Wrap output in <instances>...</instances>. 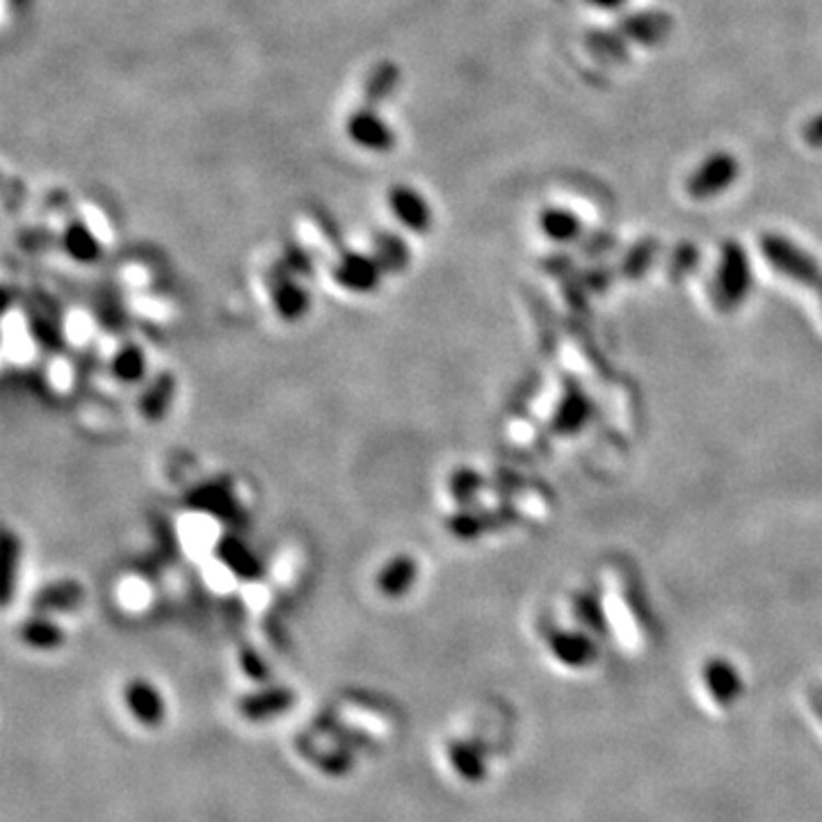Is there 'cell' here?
<instances>
[{"label":"cell","instance_id":"obj_3","mask_svg":"<svg viewBox=\"0 0 822 822\" xmlns=\"http://www.w3.org/2000/svg\"><path fill=\"white\" fill-rule=\"evenodd\" d=\"M752 288V265L740 245L727 243L722 250L718 281H715V298L720 306L733 309L748 298Z\"/></svg>","mask_w":822,"mask_h":822},{"label":"cell","instance_id":"obj_9","mask_svg":"<svg viewBox=\"0 0 822 822\" xmlns=\"http://www.w3.org/2000/svg\"><path fill=\"white\" fill-rule=\"evenodd\" d=\"M397 83H401V69L393 62H380L368 71L363 81V105L378 108L380 103L391 99Z\"/></svg>","mask_w":822,"mask_h":822},{"label":"cell","instance_id":"obj_20","mask_svg":"<svg viewBox=\"0 0 822 822\" xmlns=\"http://www.w3.org/2000/svg\"><path fill=\"white\" fill-rule=\"evenodd\" d=\"M820 298H822V290H820Z\"/></svg>","mask_w":822,"mask_h":822},{"label":"cell","instance_id":"obj_10","mask_svg":"<svg viewBox=\"0 0 822 822\" xmlns=\"http://www.w3.org/2000/svg\"><path fill=\"white\" fill-rule=\"evenodd\" d=\"M704 681L715 699H720L722 704L733 702L740 693L738 672L727 660H710L704 670Z\"/></svg>","mask_w":822,"mask_h":822},{"label":"cell","instance_id":"obj_11","mask_svg":"<svg viewBox=\"0 0 822 822\" xmlns=\"http://www.w3.org/2000/svg\"><path fill=\"white\" fill-rule=\"evenodd\" d=\"M62 243L67 254L78 263H94L101 258V243L83 222H71L65 231Z\"/></svg>","mask_w":822,"mask_h":822},{"label":"cell","instance_id":"obj_4","mask_svg":"<svg viewBox=\"0 0 822 822\" xmlns=\"http://www.w3.org/2000/svg\"><path fill=\"white\" fill-rule=\"evenodd\" d=\"M384 265L375 254L348 252L334 265V281L352 296H368L380 288Z\"/></svg>","mask_w":822,"mask_h":822},{"label":"cell","instance_id":"obj_5","mask_svg":"<svg viewBox=\"0 0 822 822\" xmlns=\"http://www.w3.org/2000/svg\"><path fill=\"white\" fill-rule=\"evenodd\" d=\"M348 136L361 149L384 153L391 151L395 144V136L391 126L378 115L370 105H361L348 119Z\"/></svg>","mask_w":822,"mask_h":822},{"label":"cell","instance_id":"obj_19","mask_svg":"<svg viewBox=\"0 0 822 822\" xmlns=\"http://www.w3.org/2000/svg\"><path fill=\"white\" fill-rule=\"evenodd\" d=\"M588 3L603 12H615V10H622L628 0H588Z\"/></svg>","mask_w":822,"mask_h":822},{"label":"cell","instance_id":"obj_7","mask_svg":"<svg viewBox=\"0 0 822 822\" xmlns=\"http://www.w3.org/2000/svg\"><path fill=\"white\" fill-rule=\"evenodd\" d=\"M674 31V21L665 12H656V10H645V12H633L620 21V33L628 39L640 46H658L662 42H668V37Z\"/></svg>","mask_w":822,"mask_h":822},{"label":"cell","instance_id":"obj_6","mask_svg":"<svg viewBox=\"0 0 822 822\" xmlns=\"http://www.w3.org/2000/svg\"><path fill=\"white\" fill-rule=\"evenodd\" d=\"M420 567L409 553H397L389 558L375 574V590L386 599H401L414 590Z\"/></svg>","mask_w":822,"mask_h":822},{"label":"cell","instance_id":"obj_16","mask_svg":"<svg viewBox=\"0 0 822 822\" xmlns=\"http://www.w3.org/2000/svg\"><path fill=\"white\" fill-rule=\"evenodd\" d=\"M375 256L380 258L384 268H389V265H401L407 261V247L403 241H397L395 235H380Z\"/></svg>","mask_w":822,"mask_h":822},{"label":"cell","instance_id":"obj_17","mask_svg":"<svg viewBox=\"0 0 822 822\" xmlns=\"http://www.w3.org/2000/svg\"><path fill=\"white\" fill-rule=\"evenodd\" d=\"M142 363L144 361H142V355L138 350H126L124 355L117 357L115 370H117V375L124 378V380H138L144 373Z\"/></svg>","mask_w":822,"mask_h":822},{"label":"cell","instance_id":"obj_1","mask_svg":"<svg viewBox=\"0 0 822 822\" xmlns=\"http://www.w3.org/2000/svg\"><path fill=\"white\" fill-rule=\"evenodd\" d=\"M761 252L763 258L771 263L782 277L807 288L822 290V268L818 261L809 252L788 241V238L779 233H763Z\"/></svg>","mask_w":822,"mask_h":822},{"label":"cell","instance_id":"obj_14","mask_svg":"<svg viewBox=\"0 0 822 822\" xmlns=\"http://www.w3.org/2000/svg\"><path fill=\"white\" fill-rule=\"evenodd\" d=\"M275 300H277L275 302L277 313L283 317V321H298V317H302L309 309L306 290L300 288L298 283H283L281 288H277Z\"/></svg>","mask_w":822,"mask_h":822},{"label":"cell","instance_id":"obj_13","mask_svg":"<svg viewBox=\"0 0 822 822\" xmlns=\"http://www.w3.org/2000/svg\"><path fill=\"white\" fill-rule=\"evenodd\" d=\"M540 227L542 231L551 238V241L558 243H569L580 233V220L571 213V210L565 208H548L540 216Z\"/></svg>","mask_w":822,"mask_h":822},{"label":"cell","instance_id":"obj_18","mask_svg":"<svg viewBox=\"0 0 822 822\" xmlns=\"http://www.w3.org/2000/svg\"><path fill=\"white\" fill-rule=\"evenodd\" d=\"M802 136H804V140H807L809 147L822 149V113L807 121V126L802 130Z\"/></svg>","mask_w":822,"mask_h":822},{"label":"cell","instance_id":"obj_8","mask_svg":"<svg viewBox=\"0 0 822 822\" xmlns=\"http://www.w3.org/2000/svg\"><path fill=\"white\" fill-rule=\"evenodd\" d=\"M389 206L395 220L414 233H426L432 227V208L420 193L407 185H397L389 193Z\"/></svg>","mask_w":822,"mask_h":822},{"label":"cell","instance_id":"obj_2","mask_svg":"<svg viewBox=\"0 0 822 822\" xmlns=\"http://www.w3.org/2000/svg\"><path fill=\"white\" fill-rule=\"evenodd\" d=\"M740 174L738 158L727 151L706 155L697 170L685 181V190L693 199H710L729 190Z\"/></svg>","mask_w":822,"mask_h":822},{"label":"cell","instance_id":"obj_15","mask_svg":"<svg viewBox=\"0 0 822 822\" xmlns=\"http://www.w3.org/2000/svg\"><path fill=\"white\" fill-rule=\"evenodd\" d=\"M553 649L565 662H571V665H582V662H588L594 656V649L588 642V638H580V635L571 633L558 635L553 642Z\"/></svg>","mask_w":822,"mask_h":822},{"label":"cell","instance_id":"obj_12","mask_svg":"<svg viewBox=\"0 0 822 822\" xmlns=\"http://www.w3.org/2000/svg\"><path fill=\"white\" fill-rule=\"evenodd\" d=\"M626 37L620 31H594L588 39V48L592 56L605 65H620L628 56Z\"/></svg>","mask_w":822,"mask_h":822}]
</instances>
